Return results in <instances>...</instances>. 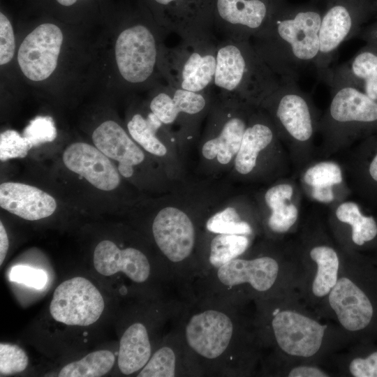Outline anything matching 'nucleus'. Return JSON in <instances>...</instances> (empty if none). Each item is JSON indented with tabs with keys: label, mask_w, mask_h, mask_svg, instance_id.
<instances>
[{
	"label": "nucleus",
	"mask_w": 377,
	"mask_h": 377,
	"mask_svg": "<svg viewBox=\"0 0 377 377\" xmlns=\"http://www.w3.org/2000/svg\"><path fill=\"white\" fill-rule=\"evenodd\" d=\"M253 303L188 295L175 323L195 376H250L263 355Z\"/></svg>",
	"instance_id": "obj_1"
},
{
	"label": "nucleus",
	"mask_w": 377,
	"mask_h": 377,
	"mask_svg": "<svg viewBox=\"0 0 377 377\" xmlns=\"http://www.w3.org/2000/svg\"><path fill=\"white\" fill-rule=\"evenodd\" d=\"M253 302L262 356L327 363L352 344L334 323L323 321L297 290Z\"/></svg>",
	"instance_id": "obj_2"
},
{
	"label": "nucleus",
	"mask_w": 377,
	"mask_h": 377,
	"mask_svg": "<svg viewBox=\"0 0 377 377\" xmlns=\"http://www.w3.org/2000/svg\"><path fill=\"white\" fill-rule=\"evenodd\" d=\"M300 276L293 240L265 238L243 255L195 279L187 293L251 302L299 292Z\"/></svg>",
	"instance_id": "obj_3"
},
{
	"label": "nucleus",
	"mask_w": 377,
	"mask_h": 377,
	"mask_svg": "<svg viewBox=\"0 0 377 377\" xmlns=\"http://www.w3.org/2000/svg\"><path fill=\"white\" fill-rule=\"evenodd\" d=\"M322 13L312 5L293 6L273 1L267 21L251 42L280 79L297 82L306 70L315 68Z\"/></svg>",
	"instance_id": "obj_4"
},
{
	"label": "nucleus",
	"mask_w": 377,
	"mask_h": 377,
	"mask_svg": "<svg viewBox=\"0 0 377 377\" xmlns=\"http://www.w3.org/2000/svg\"><path fill=\"white\" fill-rule=\"evenodd\" d=\"M317 313L334 323L352 344L377 339V259L344 256L338 281Z\"/></svg>",
	"instance_id": "obj_5"
},
{
	"label": "nucleus",
	"mask_w": 377,
	"mask_h": 377,
	"mask_svg": "<svg viewBox=\"0 0 377 377\" xmlns=\"http://www.w3.org/2000/svg\"><path fill=\"white\" fill-rule=\"evenodd\" d=\"M330 105L319 121L321 142L316 159L329 158L377 132V101L331 74Z\"/></svg>",
	"instance_id": "obj_6"
},
{
	"label": "nucleus",
	"mask_w": 377,
	"mask_h": 377,
	"mask_svg": "<svg viewBox=\"0 0 377 377\" xmlns=\"http://www.w3.org/2000/svg\"><path fill=\"white\" fill-rule=\"evenodd\" d=\"M273 123L288 152L294 176L316 160L315 135L321 115L297 82L281 79L279 86L258 107Z\"/></svg>",
	"instance_id": "obj_7"
},
{
	"label": "nucleus",
	"mask_w": 377,
	"mask_h": 377,
	"mask_svg": "<svg viewBox=\"0 0 377 377\" xmlns=\"http://www.w3.org/2000/svg\"><path fill=\"white\" fill-rule=\"evenodd\" d=\"M280 82L251 40H219L212 86L216 98L258 108Z\"/></svg>",
	"instance_id": "obj_8"
},
{
	"label": "nucleus",
	"mask_w": 377,
	"mask_h": 377,
	"mask_svg": "<svg viewBox=\"0 0 377 377\" xmlns=\"http://www.w3.org/2000/svg\"><path fill=\"white\" fill-rule=\"evenodd\" d=\"M292 239L300 269L299 293L316 313L337 283L344 256L325 219L312 214Z\"/></svg>",
	"instance_id": "obj_9"
},
{
	"label": "nucleus",
	"mask_w": 377,
	"mask_h": 377,
	"mask_svg": "<svg viewBox=\"0 0 377 377\" xmlns=\"http://www.w3.org/2000/svg\"><path fill=\"white\" fill-rule=\"evenodd\" d=\"M151 232L170 281L186 290L198 274L200 244L193 219L183 209L165 207L156 214Z\"/></svg>",
	"instance_id": "obj_10"
},
{
	"label": "nucleus",
	"mask_w": 377,
	"mask_h": 377,
	"mask_svg": "<svg viewBox=\"0 0 377 377\" xmlns=\"http://www.w3.org/2000/svg\"><path fill=\"white\" fill-rule=\"evenodd\" d=\"M219 39L215 35L179 38L162 48L160 71L165 84L193 92L212 91Z\"/></svg>",
	"instance_id": "obj_11"
},
{
	"label": "nucleus",
	"mask_w": 377,
	"mask_h": 377,
	"mask_svg": "<svg viewBox=\"0 0 377 377\" xmlns=\"http://www.w3.org/2000/svg\"><path fill=\"white\" fill-rule=\"evenodd\" d=\"M377 13V0H330L322 13L320 52L314 70L326 83L341 45L358 37Z\"/></svg>",
	"instance_id": "obj_12"
},
{
	"label": "nucleus",
	"mask_w": 377,
	"mask_h": 377,
	"mask_svg": "<svg viewBox=\"0 0 377 377\" xmlns=\"http://www.w3.org/2000/svg\"><path fill=\"white\" fill-rule=\"evenodd\" d=\"M163 46L156 30L145 24L136 23L124 29L115 41L114 57L118 72L124 82L140 86L151 82L156 71L161 75Z\"/></svg>",
	"instance_id": "obj_13"
},
{
	"label": "nucleus",
	"mask_w": 377,
	"mask_h": 377,
	"mask_svg": "<svg viewBox=\"0 0 377 377\" xmlns=\"http://www.w3.org/2000/svg\"><path fill=\"white\" fill-rule=\"evenodd\" d=\"M103 298L88 279L77 276L64 281L55 289L50 305L52 317L68 325L87 326L100 318Z\"/></svg>",
	"instance_id": "obj_14"
},
{
	"label": "nucleus",
	"mask_w": 377,
	"mask_h": 377,
	"mask_svg": "<svg viewBox=\"0 0 377 377\" xmlns=\"http://www.w3.org/2000/svg\"><path fill=\"white\" fill-rule=\"evenodd\" d=\"M302 189L292 178H283L269 187L263 200L267 212L260 216L265 238L280 241L295 234L301 223Z\"/></svg>",
	"instance_id": "obj_15"
},
{
	"label": "nucleus",
	"mask_w": 377,
	"mask_h": 377,
	"mask_svg": "<svg viewBox=\"0 0 377 377\" xmlns=\"http://www.w3.org/2000/svg\"><path fill=\"white\" fill-rule=\"evenodd\" d=\"M325 221L343 251L364 253L377 247V220L366 214L357 202L346 199L330 207Z\"/></svg>",
	"instance_id": "obj_16"
},
{
	"label": "nucleus",
	"mask_w": 377,
	"mask_h": 377,
	"mask_svg": "<svg viewBox=\"0 0 377 377\" xmlns=\"http://www.w3.org/2000/svg\"><path fill=\"white\" fill-rule=\"evenodd\" d=\"M274 0H214L213 29L219 40H251L265 25Z\"/></svg>",
	"instance_id": "obj_17"
},
{
	"label": "nucleus",
	"mask_w": 377,
	"mask_h": 377,
	"mask_svg": "<svg viewBox=\"0 0 377 377\" xmlns=\"http://www.w3.org/2000/svg\"><path fill=\"white\" fill-rule=\"evenodd\" d=\"M61 30L52 23L40 24L22 42L17 61L23 74L32 81L49 77L57 68L63 43Z\"/></svg>",
	"instance_id": "obj_18"
},
{
	"label": "nucleus",
	"mask_w": 377,
	"mask_h": 377,
	"mask_svg": "<svg viewBox=\"0 0 377 377\" xmlns=\"http://www.w3.org/2000/svg\"><path fill=\"white\" fill-rule=\"evenodd\" d=\"M158 7L159 25L164 34L179 38L215 35L214 0H153Z\"/></svg>",
	"instance_id": "obj_19"
},
{
	"label": "nucleus",
	"mask_w": 377,
	"mask_h": 377,
	"mask_svg": "<svg viewBox=\"0 0 377 377\" xmlns=\"http://www.w3.org/2000/svg\"><path fill=\"white\" fill-rule=\"evenodd\" d=\"M286 149L265 112L255 108L250 115L239 151L234 159L236 172L247 177L256 172L264 154Z\"/></svg>",
	"instance_id": "obj_20"
},
{
	"label": "nucleus",
	"mask_w": 377,
	"mask_h": 377,
	"mask_svg": "<svg viewBox=\"0 0 377 377\" xmlns=\"http://www.w3.org/2000/svg\"><path fill=\"white\" fill-rule=\"evenodd\" d=\"M213 91L193 92L158 84L149 103V109L166 126L183 120H195L207 112L214 101Z\"/></svg>",
	"instance_id": "obj_21"
},
{
	"label": "nucleus",
	"mask_w": 377,
	"mask_h": 377,
	"mask_svg": "<svg viewBox=\"0 0 377 377\" xmlns=\"http://www.w3.org/2000/svg\"><path fill=\"white\" fill-rule=\"evenodd\" d=\"M344 151L348 154L341 165L352 194L377 205V132Z\"/></svg>",
	"instance_id": "obj_22"
},
{
	"label": "nucleus",
	"mask_w": 377,
	"mask_h": 377,
	"mask_svg": "<svg viewBox=\"0 0 377 377\" xmlns=\"http://www.w3.org/2000/svg\"><path fill=\"white\" fill-rule=\"evenodd\" d=\"M302 193L329 207L352 194L342 165L334 160L316 159L299 174Z\"/></svg>",
	"instance_id": "obj_23"
},
{
	"label": "nucleus",
	"mask_w": 377,
	"mask_h": 377,
	"mask_svg": "<svg viewBox=\"0 0 377 377\" xmlns=\"http://www.w3.org/2000/svg\"><path fill=\"white\" fill-rule=\"evenodd\" d=\"M62 158L68 170L84 177L99 190L112 191L120 183L118 169L95 146L74 142L66 148Z\"/></svg>",
	"instance_id": "obj_24"
},
{
	"label": "nucleus",
	"mask_w": 377,
	"mask_h": 377,
	"mask_svg": "<svg viewBox=\"0 0 377 377\" xmlns=\"http://www.w3.org/2000/svg\"><path fill=\"white\" fill-rule=\"evenodd\" d=\"M94 266L104 276L122 272L132 281L142 284L149 280L151 266L148 257L134 247L119 249L113 242L103 240L94 252Z\"/></svg>",
	"instance_id": "obj_25"
},
{
	"label": "nucleus",
	"mask_w": 377,
	"mask_h": 377,
	"mask_svg": "<svg viewBox=\"0 0 377 377\" xmlns=\"http://www.w3.org/2000/svg\"><path fill=\"white\" fill-rule=\"evenodd\" d=\"M92 140L108 158L118 162V171L124 177H131L133 166L143 162L145 154L122 126L112 120L101 124L92 133Z\"/></svg>",
	"instance_id": "obj_26"
},
{
	"label": "nucleus",
	"mask_w": 377,
	"mask_h": 377,
	"mask_svg": "<svg viewBox=\"0 0 377 377\" xmlns=\"http://www.w3.org/2000/svg\"><path fill=\"white\" fill-rule=\"evenodd\" d=\"M0 206L20 218L36 221L52 215L57 202L53 197L37 187L9 182L0 185Z\"/></svg>",
	"instance_id": "obj_27"
},
{
	"label": "nucleus",
	"mask_w": 377,
	"mask_h": 377,
	"mask_svg": "<svg viewBox=\"0 0 377 377\" xmlns=\"http://www.w3.org/2000/svg\"><path fill=\"white\" fill-rule=\"evenodd\" d=\"M137 376H195L183 340L175 324Z\"/></svg>",
	"instance_id": "obj_28"
},
{
	"label": "nucleus",
	"mask_w": 377,
	"mask_h": 377,
	"mask_svg": "<svg viewBox=\"0 0 377 377\" xmlns=\"http://www.w3.org/2000/svg\"><path fill=\"white\" fill-rule=\"evenodd\" d=\"M331 74L354 85L377 101V43L365 42L349 61L334 67Z\"/></svg>",
	"instance_id": "obj_29"
},
{
	"label": "nucleus",
	"mask_w": 377,
	"mask_h": 377,
	"mask_svg": "<svg viewBox=\"0 0 377 377\" xmlns=\"http://www.w3.org/2000/svg\"><path fill=\"white\" fill-rule=\"evenodd\" d=\"M211 234L207 244H200L198 274L200 276L213 272L246 253L253 238L235 234Z\"/></svg>",
	"instance_id": "obj_30"
},
{
	"label": "nucleus",
	"mask_w": 377,
	"mask_h": 377,
	"mask_svg": "<svg viewBox=\"0 0 377 377\" xmlns=\"http://www.w3.org/2000/svg\"><path fill=\"white\" fill-rule=\"evenodd\" d=\"M153 353L148 328L142 322L131 324L119 341L118 367L124 375L139 372Z\"/></svg>",
	"instance_id": "obj_31"
},
{
	"label": "nucleus",
	"mask_w": 377,
	"mask_h": 377,
	"mask_svg": "<svg viewBox=\"0 0 377 377\" xmlns=\"http://www.w3.org/2000/svg\"><path fill=\"white\" fill-rule=\"evenodd\" d=\"M205 228L209 233L242 235L253 239L262 232L258 216L243 214L234 207H227L209 216Z\"/></svg>",
	"instance_id": "obj_32"
},
{
	"label": "nucleus",
	"mask_w": 377,
	"mask_h": 377,
	"mask_svg": "<svg viewBox=\"0 0 377 377\" xmlns=\"http://www.w3.org/2000/svg\"><path fill=\"white\" fill-rule=\"evenodd\" d=\"M327 363L293 361L263 356L259 371L263 376L286 377H330L337 376Z\"/></svg>",
	"instance_id": "obj_33"
},
{
	"label": "nucleus",
	"mask_w": 377,
	"mask_h": 377,
	"mask_svg": "<svg viewBox=\"0 0 377 377\" xmlns=\"http://www.w3.org/2000/svg\"><path fill=\"white\" fill-rule=\"evenodd\" d=\"M165 126L149 110L145 116L139 112L133 114L127 123V130L133 140L145 151L163 156L167 154V147L157 133Z\"/></svg>",
	"instance_id": "obj_34"
},
{
	"label": "nucleus",
	"mask_w": 377,
	"mask_h": 377,
	"mask_svg": "<svg viewBox=\"0 0 377 377\" xmlns=\"http://www.w3.org/2000/svg\"><path fill=\"white\" fill-rule=\"evenodd\" d=\"M330 362L337 376L377 377V350L364 355L351 344L347 353L334 354Z\"/></svg>",
	"instance_id": "obj_35"
},
{
	"label": "nucleus",
	"mask_w": 377,
	"mask_h": 377,
	"mask_svg": "<svg viewBox=\"0 0 377 377\" xmlns=\"http://www.w3.org/2000/svg\"><path fill=\"white\" fill-rule=\"evenodd\" d=\"M115 361L114 354L107 350L92 352L80 360L64 366L59 377H99L112 368Z\"/></svg>",
	"instance_id": "obj_36"
},
{
	"label": "nucleus",
	"mask_w": 377,
	"mask_h": 377,
	"mask_svg": "<svg viewBox=\"0 0 377 377\" xmlns=\"http://www.w3.org/2000/svg\"><path fill=\"white\" fill-rule=\"evenodd\" d=\"M33 147L30 141L14 130H6L0 134V160L24 158Z\"/></svg>",
	"instance_id": "obj_37"
},
{
	"label": "nucleus",
	"mask_w": 377,
	"mask_h": 377,
	"mask_svg": "<svg viewBox=\"0 0 377 377\" xmlns=\"http://www.w3.org/2000/svg\"><path fill=\"white\" fill-rule=\"evenodd\" d=\"M29 362L26 353L18 346L0 343V374L10 375L24 371Z\"/></svg>",
	"instance_id": "obj_38"
},
{
	"label": "nucleus",
	"mask_w": 377,
	"mask_h": 377,
	"mask_svg": "<svg viewBox=\"0 0 377 377\" xmlns=\"http://www.w3.org/2000/svg\"><path fill=\"white\" fill-rule=\"evenodd\" d=\"M57 135L54 121L48 116H39L32 119L25 128L23 135L33 147L52 142Z\"/></svg>",
	"instance_id": "obj_39"
},
{
	"label": "nucleus",
	"mask_w": 377,
	"mask_h": 377,
	"mask_svg": "<svg viewBox=\"0 0 377 377\" xmlns=\"http://www.w3.org/2000/svg\"><path fill=\"white\" fill-rule=\"evenodd\" d=\"M9 279L36 289L43 288L47 281V276L44 270L25 265L13 267L9 272Z\"/></svg>",
	"instance_id": "obj_40"
},
{
	"label": "nucleus",
	"mask_w": 377,
	"mask_h": 377,
	"mask_svg": "<svg viewBox=\"0 0 377 377\" xmlns=\"http://www.w3.org/2000/svg\"><path fill=\"white\" fill-rule=\"evenodd\" d=\"M15 40L12 24L7 17L0 13V64L9 63L13 58Z\"/></svg>",
	"instance_id": "obj_41"
},
{
	"label": "nucleus",
	"mask_w": 377,
	"mask_h": 377,
	"mask_svg": "<svg viewBox=\"0 0 377 377\" xmlns=\"http://www.w3.org/2000/svg\"><path fill=\"white\" fill-rule=\"evenodd\" d=\"M358 37L364 42L372 41L377 43V13L363 28Z\"/></svg>",
	"instance_id": "obj_42"
},
{
	"label": "nucleus",
	"mask_w": 377,
	"mask_h": 377,
	"mask_svg": "<svg viewBox=\"0 0 377 377\" xmlns=\"http://www.w3.org/2000/svg\"><path fill=\"white\" fill-rule=\"evenodd\" d=\"M8 238L6 229L0 222V265H1L8 252Z\"/></svg>",
	"instance_id": "obj_43"
},
{
	"label": "nucleus",
	"mask_w": 377,
	"mask_h": 377,
	"mask_svg": "<svg viewBox=\"0 0 377 377\" xmlns=\"http://www.w3.org/2000/svg\"><path fill=\"white\" fill-rule=\"evenodd\" d=\"M59 4L64 6H70L74 4L77 0H56Z\"/></svg>",
	"instance_id": "obj_44"
}]
</instances>
